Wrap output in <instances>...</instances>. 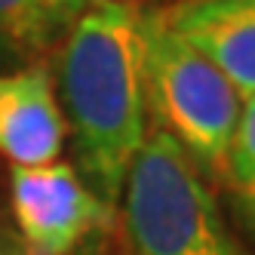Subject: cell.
Returning <instances> with one entry per match:
<instances>
[{
    "mask_svg": "<svg viewBox=\"0 0 255 255\" xmlns=\"http://www.w3.org/2000/svg\"><path fill=\"white\" fill-rule=\"evenodd\" d=\"M108 3H135V0H68V15H74L93 9V6H108Z\"/></svg>",
    "mask_w": 255,
    "mask_h": 255,
    "instance_id": "obj_9",
    "label": "cell"
},
{
    "mask_svg": "<svg viewBox=\"0 0 255 255\" xmlns=\"http://www.w3.org/2000/svg\"><path fill=\"white\" fill-rule=\"evenodd\" d=\"M0 255H22V249L15 246V243H9V240H3V237H0Z\"/></svg>",
    "mask_w": 255,
    "mask_h": 255,
    "instance_id": "obj_10",
    "label": "cell"
},
{
    "mask_svg": "<svg viewBox=\"0 0 255 255\" xmlns=\"http://www.w3.org/2000/svg\"><path fill=\"white\" fill-rule=\"evenodd\" d=\"M135 255H243L185 151L151 126L123 185Z\"/></svg>",
    "mask_w": 255,
    "mask_h": 255,
    "instance_id": "obj_3",
    "label": "cell"
},
{
    "mask_svg": "<svg viewBox=\"0 0 255 255\" xmlns=\"http://www.w3.org/2000/svg\"><path fill=\"white\" fill-rule=\"evenodd\" d=\"M160 12L228 77L237 96H255V0H178Z\"/></svg>",
    "mask_w": 255,
    "mask_h": 255,
    "instance_id": "obj_6",
    "label": "cell"
},
{
    "mask_svg": "<svg viewBox=\"0 0 255 255\" xmlns=\"http://www.w3.org/2000/svg\"><path fill=\"white\" fill-rule=\"evenodd\" d=\"M68 19V0H0V59L37 56Z\"/></svg>",
    "mask_w": 255,
    "mask_h": 255,
    "instance_id": "obj_7",
    "label": "cell"
},
{
    "mask_svg": "<svg viewBox=\"0 0 255 255\" xmlns=\"http://www.w3.org/2000/svg\"><path fill=\"white\" fill-rule=\"evenodd\" d=\"M65 144V120L46 65L0 71V154L12 166L56 163Z\"/></svg>",
    "mask_w": 255,
    "mask_h": 255,
    "instance_id": "obj_5",
    "label": "cell"
},
{
    "mask_svg": "<svg viewBox=\"0 0 255 255\" xmlns=\"http://www.w3.org/2000/svg\"><path fill=\"white\" fill-rule=\"evenodd\" d=\"M71 255H89V252L86 249H77V252H71Z\"/></svg>",
    "mask_w": 255,
    "mask_h": 255,
    "instance_id": "obj_11",
    "label": "cell"
},
{
    "mask_svg": "<svg viewBox=\"0 0 255 255\" xmlns=\"http://www.w3.org/2000/svg\"><path fill=\"white\" fill-rule=\"evenodd\" d=\"M222 175L228 178L234 197L240 200L246 218L255 225V96H249L243 105Z\"/></svg>",
    "mask_w": 255,
    "mask_h": 255,
    "instance_id": "obj_8",
    "label": "cell"
},
{
    "mask_svg": "<svg viewBox=\"0 0 255 255\" xmlns=\"http://www.w3.org/2000/svg\"><path fill=\"white\" fill-rule=\"evenodd\" d=\"M141 12L135 3L80 12L62 59V96L74 132L77 172L108 206L123 194L148 135Z\"/></svg>",
    "mask_w": 255,
    "mask_h": 255,
    "instance_id": "obj_1",
    "label": "cell"
},
{
    "mask_svg": "<svg viewBox=\"0 0 255 255\" xmlns=\"http://www.w3.org/2000/svg\"><path fill=\"white\" fill-rule=\"evenodd\" d=\"M141 37L144 99L154 126L185 151L197 172L222 175L243 114L237 89L206 56L178 37L160 9L141 12Z\"/></svg>",
    "mask_w": 255,
    "mask_h": 255,
    "instance_id": "obj_2",
    "label": "cell"
},
{
    "mask_svg": "<svg viewBox=\"0 0 255 255\" xmlns=\"http://www.w3.org/2000/svg\"><path fill=\"white\" fill-rule=\"evenodd\" d=\"M12 215L22 255H71L111 218V206L93 194L74 163L9 169Z\"/></svg>",
    "mask_w": 255,
    "mask_h": 255,
    "instance_id": "obj_4",
    "label": "cell"
}]
</instances>
